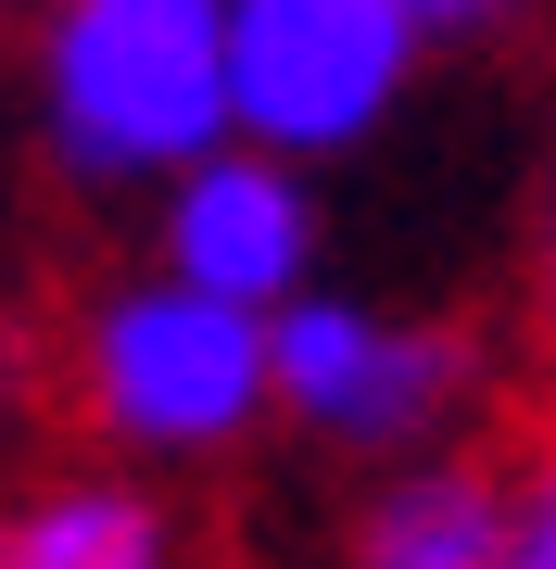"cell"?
<instances>
[{
  "label": "cell",
  "mask_w": 556,
  "mask_h": 569,
  "mask_svg": "<svg viewBox=\"0 0 556 569\" xmlns=\"http://www.w3.org/2000/svg\"><path fill=\"white\" fill-rule=\"evenodd\" d=\"M39 89H51V140L77 178L203 164L241 127L228 0H63L39 39Z\"/></svg>",
  "instance_id": "1"
},
{
  "label": "cell",
  "mask_w": 556,
  "mask_h": 569,
  "mask_svg": "<svg viewBox=\"0 0 556 569\" xmlns=\"http://www.w3.org/2000/svg\"><path fill=\"white\" fill-rule=\"evenodd\" d=\"M279 392V329L228 291H127L77 342V406L114 443H228Z\"/></svg>",
  "instance_id": "2"
},
{
  "label": "cell",
  "mask_w": 556,
  "mask_h": 569,
  "mask_svg": "<svg viewBox=\"0 0 556 569\" xmlns=\"http://www.w3.org/2000/svg\"><path fill=\"white\" fill-rule=\"evenodd\" d=\"M405 0H228V89L266 152H330L405 89Z\"/></svg>",
  "instance_id": "3"
},
{
  "label": "cell",
  "mask_w": 556,
  "mask_h": 569,
  "mask_svg": "<svg viewBox=\"0 0 556 569\" xmlns=\"http://www.w3.org/2000/svg\"><path fill=\"white\" fill-rule=\"evenodd\" d=\"M468 380L443 329H380L354 305H291L279 317V406H304L330 443H405L431 430Z\"/></svg>",
  "instance_id": "4"
},
{
  "label": "cell",
  "mask_w": 556,
  "mask_h": 569,
  "mask_svg": "<svg viewBox=\"0 0 556 569\" xmlns=\"http://www.w3.org/2000/svg\"><path fill=\"white\" fill-rule=\"evenodd\" d=\"M165 266L190 291H228V305H279L304 279V190H291V164L279 152H203L178 178Z\"/></svg>",
  "instance_id": "5"
},
{
  "label": "cell",
  "mask_w": 556,
  "mask_h": 569,
  "mask_svg": "<svg viewBox=\"0 0 556 569\" xmlns=\"http://www.w3.org/2000/svg\"><path fill=\"white\" fill-rule=\"evenodd\" d=\"M354 569H506V481L494 468L392 481L367 507V531H354Z\"/></svg>",
  "instance_id": "6"
},
{
  "label": "cell",
  "mask_w": 556,
  "mask_h": 569,
  "mask_svg": "<svg viewBox=\"0 0 556 569\" xmlns=\"http://www.w3.org/2000/svg\"><path fill=\"white\" fill-rule=\"evenodd\" d=\"M0 569H165V519L140 493H51L0 519Z\"/></svg>",
  "instance_id": "7"
},
{
  "label": "cell",
  "mask_w": 556,
  "mask_h": 569,
  "mask_svg": "<svg viewBox=\"0 0 556 569\" xmlns=\"http://www.w3.org/2000/svg\"><path fill=\"white\" fill-rule=\"evenodd\" d=\"M506 569H556V443L532 456V481L506 493Z\"/></svg>",
  "instance_id": "8"
},
{
  "label": "cell",
  "mask_w": 556,
  "mask_h": 569,
  "mask_svg": "<svg viewBox=\"0 0 556 569\" xmlns=\"http://www.w3.org/2000/svg\"><path fill=\"white\" fill-rule=\"evenodd\" d=\"M532 329H544V367H556V164H544V203H532Z\"/></svg>",
  "instance_id": "9"
},
{
  "label": "cell",
  "mask_w": 556,
  "mask_h": 569,
  "mask_svg": "<svg viewBox=\"0 0 556 569\" xmlns=\"http://www.w3.org/2000/svg\"><path fill=\"white\" fill-rule=\"evenodd\" d=\"M405 13H417V26H481L494 0H405Z\"/></svg>",
  "instance_id": "10"
}]
</instances>
